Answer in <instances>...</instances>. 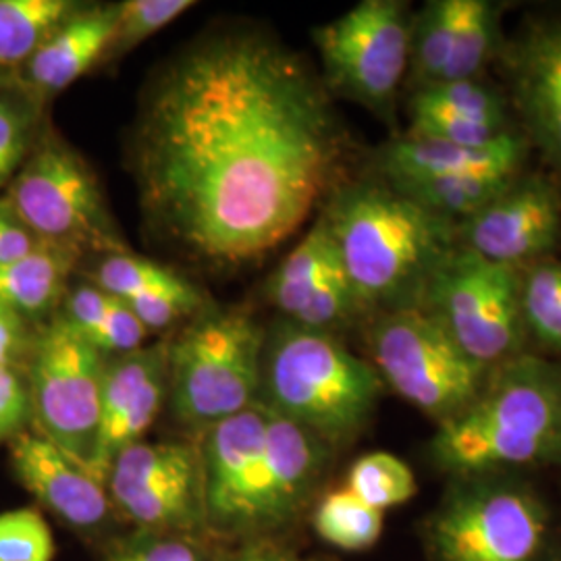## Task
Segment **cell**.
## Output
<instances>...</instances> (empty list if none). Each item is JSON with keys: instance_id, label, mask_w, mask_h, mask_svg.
Returning <instances> with one entry per match:
<instances>
[{"instance_id": "35", "label": "cell", "mask_w": 561, "mask_h": 561, "mask_svg": "<svg viewBox=\"0 0 561 561\" xmlns=\"http://www.w3.org/2000/svg\"><path fill=\"white\" fill-rule=\"evenodd\" d=\"M358 314H360V308L354 296V287L347 279L340 254H335V259L324 271L322 279L310 294V298L301 306L296 319L289 322H296L306 329L333 333L335 329H340Z\"/></svg>"}, {"instance_id": "10", "label": "cell", "mask_w": 561, "mask_h": 561, "mask_svg": "<svg viewBox=\"0 0 561 561\" xmlns=\"http://www.w3.org/2000/svg\"><path fill=\"white\" fill-rule=\"evenodd\" d=\"M106 356L59 314L36 331L25 375L41 435L90 472L101 422Z\"/></svg>"}, {"instance_id": "9", "label": "cell", "mask_w": 561, "mask_h": 561, "mask_svg": "<svg viewBox=\"0 0 561 561\" xmlns=\"http://www.w3.org/2000/svg\"><path fill=\"white\" fill-rule=\"evenodd\" d=\"M421 306L486 368L524 352L520 268L486 261L458 243L435 268Z\"/></svg>"}, {"instance_id": "20", "label": "cell", "mask_w": 561, "mask_h": 561, "mask_svg": "<svg viewBox=\"0 0 561 561\" xmlns=\"http://www.w3.org/2000/svg\"><path fill=\"white\" fill-rule=\"evenodd\" d=\"M526 159V140L516 131L505 134L489 146L470 148L447 141L401 136L389 141L379 154L382 181L391 185L410 181L439 180L461 173H520Z\"/></svg>"}, {"instance_id": "40", "label": "cell", "mask_w": 561, "mask_h": 561, "mask_svg": "<svg viewBox=\"0 0 561 561\" xmlns=\"http://www.w3.org/2000/svg\"><path fill=\"white\" fill-rule=\"evenodd\" d=\"M36 331L20 314L0 306V366H23L27 362Z\"/></svg>"}, {"instance_id": "4", "label": "cell", "mask_w": 561, "mask_h": 561, "mask_svg": "<svg viewBox=\"0 0 561 561\" xmlns=\"http://www.w3.org/2000/svg\"><path fill=\"white\" fill-rule=\"evenodd\" d=\"M264 405L327 445L356 439L381 398L379 373L335 333L280 322L264 340Z\"/></svg>"}, {"instance_id": "14", "label": "cell", "mask_w": 561, "mask_h": 561, "mask_svg": "<svg viewBox=\"0 0 561 561\" xmlns=\"http://www.w3.org/2000/svg\"><path fill=\"white\" fill-rule=\"evenodd\" d=\"M560 190L541 178H516L477 215L458 225V241L486 261L526 268L556 245Z\"/></svg>"}, {"instance_id": "43", "label": "cell", "mask_w": 561, "mask_h": 561, "mask_svg": "<svg viewBox=\"0 0 561 561\" xmlns=\"http://www.w3.org/2000/svg\"><path fill=\"white\" fill-rule=\"evenodd\" d=\"M18 83V78H15V73L13 71H4V69H0V94L2 92H7L9 88H13Z\"/></svg>"}, {"instance_id": "13", "label": "cell", "mask_w": 561, "mask_h": 561, "mask_svg": "<svg viewBox=\"0 0 561 561\" xmlns=\"http://www.w3.org/2000/svg\"><path fill=\"white\" fill-rule=\"evenodd\" d=\"M268 408L256 401L206 428L202 445L206 524L222 533L261 530Z\"/></svg>"}, {"instance_id": "8", "label": "cell", "mask_w": 561, "mask_h": 561, "mask_svg": "<svg viewBox=\"0 0 561 561\" xmlns=\"http://www.w3.org/2000/svg\"><path fill=\"white\" fill-rule=\"evenodd\" d=\"M435 561H542L547 512L524 484L460 477L428 522Z\"/></svg>"}, {"instance_id": "5", "label": "cell", "mask_w": 561, "mask_h": 561, "mask_svg": "<svg viewBox=\"0 0 561 561\" xmlns=\"http://www.w3.org/2000/svg\"><path fill=\"white\" fill-rule=\"evenodd\" d=\"M264 331L241 310H202L169 343V398L180 421L210 428L256 403Z\"/></svg>"}, {"instance_id": "6", "label": "cell", "mask_w": 561, "mask_h": 561, "mask_svg": "<svg viewBox=\"0 0 561 561\" xmlns=\"http://www.w3.org/2000/svg\"><path fill=\"white\" fill-rule=\"evenodd\" d=\"M368 350L382 385L437 426L477 400L491 373L470 358L424 306L377 314L368 331Z\"/></svg>"}, {"instance_id": "29", "label": "cell", "mask_w": 561, "mask_h": 561, "mask_svg": "<svg viewBox=\"0 0 561 561\" xmlns=\"http://www.w3.org/2000/svg\"><path fill=\"white\" fill-rule=\"evenodd\" d=\"M44 102L20 83L0 94V196L44 136Z\"/></svg>"}, {"instance_id": "3", "label": "cell", "mask_w": 561, "mask_h": 561, "mask_svg": "<svg viewBox=\"0 0 561 561\" xmlns=\"http://www.w3.org/2000/svg\"><path fill=\"white\" fill-rule=\"evenodd\" d=\"M435 463L456 474L561 461V366L518 354L491 368L479 398L431 442Z\"/></svg>"}, {"instance_id": "2", "label": "cell", "mask_w": 561, "mask_h": 561, "mask_svg": "<svg viewBox=\"0 0 561 561\" xmlns=\"http://www.w3.org/2000/svg\"><path fill=\"white\" fill-rule=\"evenodd\" d=\"M322 213L360 314L421 306L435 268L460 243L456 222L382 180L340 185Z\"/></svg>"}, {"instance_id": "34", "label": "cell", "mask_w": 561, "mask_h": 561, "mask_svg": "<svg viewBox=\"0 0 561 561\" xmlns=\"http://www.w3.org/2000/svg\"><path fill=\"white\" fill-rule=\"evenodd\" d=\"M190 0H125L119 2V15L113 41L102 62L121 59L131 53L141 42L159 34L169 23L180 20L190 11Z\"/></svg>"}, {"instance_id": "16", "label": "cell", "mask_w": 561, "mask_h": 561, "mask_svg": "<svg viewBox=\"0 0 561 561\" xmlns=\"http://www.w3.org/2000/svg\"><path fill=\"white\" fill-rule=\"evenodd\" d=\"M505 67L530 140L561 171V18L528 25L505 53Z\"/></svg>"}, {"instance_id": "12", "label": "cell", "mask_w": 561, "mask_h": 561, "mask_svg": "<svg viewBox=\"0 0 561 561\" xmlns=\"http://www.w3.org/2000/svg\"><path fill=\"white\" fill-rule=\"evenodd\" d=\"M106 491L148 533L183 535L206 524L201 449L187 443H134L111 463Z\"/></svg>"}, {"instance_id": "38", "label": "cell", "mask_w": 561, "mask_h": 561, "mask_svg": "<svg viewBox=\"0 0 561 561\" xmlns=\"http://www.w3.org/2000/svg\"><path fill=\"white\" fill-rule=\"evenodd\" d=\"M34 419L23 366H0V442H13Z\"/></svg>"}, {"instance_id": "27", "label": "cell", "mask_w": 561, "mask_h": 561, "mask_svg": "<svg viewBox=\"0 0 561 561\" xmlns=\"http://www.w3.org/2000/svg\"><path fill=\"white\" fill-rule=\"evenodd\" d=\"M460 0H431L412 18L408 78L414 92L443 80L451 57Z\"/></svg>"}, {"instance_id": "37", "label": "cell", "mask_w": 561, "mask_h": 561, "mask_svg": "<svg viewBox=\"0 0 561 561\" xmlns=\"http://www.w3.org/2000/svg\"><path fill=\"white\" fill-rule=\"evenodd\" d=\"M55 541L36 510L0 514V561H53Z\"/></svg>"}, {"instance_id": "31", "label": "cell", "mask_w": 561, "mask_h": 561, "mask_svg": "<svg viewBox=\"0 0 561 561\" xmlns=\"http://www.w3.org/2000/svg\"><path fill=\"white\" fill-rule=\"evenodd\" d=\"M314 528L322 541L337 549L364 551L381 539L382 512L360 502L343 486L319 503Z\"/></svg>"}, {"instance_id": "24", "label": "cell", "mask_w": 561, "mask_h": 561, "mask_svg": "<svg viewBox=\"0 0 561 561\" xmlns=\"http://www.w3.org/2000/svg\"><path fill=\"white\" fill-rule=\"evenodd\" d=\"M335 254V241L327 217L321 213V217L310 227L304 240L280 262L279 268L268 280V298L285 317V321L296 319Z\"/></svg>"}, {"instance_id": "33", "label": "cell", "mask_w": 561, "mask_h": 561, "mask_svg": "<svg viewBox=\"0 0 561 561\" xmlns=\"http://www.w3.org/2000/svg\"><path fill=\"white\" fill-rule=\"evenodd\" d=\"M466 119L507 127V113L502 96L479 80L442 81L416 90L412 101Z\"/></svg>"}, {"instance_id": "41", "label": "cell", "mask_w": 561, "mask_h": 561, "mask_svg": "<svg viewBox=\"0 0 561 561\" xmlns=\"http://www.w3.org/2000/svg\"><path fill=\"white\" fill-rule=\"evenodd\" d=\"M38 245L41 241L32 236V231L18 219L11 206L0 196V264L23 259Z\"/></svg>"}, {"instance_id": "15", "label": "cell", "mask_w": 561, "mask_h": 561, "mask_svg": "<svg viewBox=\"0 0 561 561\" xmlns=\"http://www.w3.org/2000/svg\"><path fill=\"white\" fill-rule=\"evenodd\" d=\"M169 396V343L159 341L106 358L102 375L101 422L90 474L106 484L111 463L141 442Z\"/></svg>"}, {"instance_id": "18", "label": "cell", "mask_w": 561, "mask_h": 561, "mask_svg": "<svg viewBox=\"0 0 561 561\" xmlns=\"http://www.w3.org/2000/svg\"><path fill=\"white\" fill-rule=\"evenodd\" d=\"M119 4H80L15 73L18 83L44 104L104 60Z\"/></svg>"}, {"instance_id": "21", "label": "cell", "mask_w": 561, "mask_h": 561, "mask_svg": "<svg viewBox=\"0 0 561 561\" xmlns=\"http://www.w3.org/2000/svg\"><path fill=\"white\" fill-rule=\"evenodd\" d=\"M324 447L317 435L268 408L262 493L261 528L277 526L298 512L321 474Z\"/></svg>"}, {"instance_id": "19", "label": "cell", "mask_w": 561, "mask_h": 561, "mask_svg": "<svg viewBox=\"0 0 561 561\" xmlns=\"http://www.w3.org/2000/svg\"><path fill=\"white\" fill-rule=\"evenodd\" d=\"M90 283L119 298L148 333L164 331L204 310L198 287L175 271L127 250L102 254Z\"/></svg>"}, {"instance_id": "7", "label": "cell", "mask_w": 561, "mask_h": 561, "mask_svg": "<svg viewBox=\"0 0 561 561\" xmlns=\"http://www.w3.org/2000/svg\"><path fill=\"white\" fill-rule=\"evenodd\" d=\"M2 198L41 243L81 256L125 250L92 167L55 131H44Z\"/></svg>"}, {"instance_id": "36", "label": "cell", "mask_w": 561, "mask_h": 561, "mask_svg": "<svg viewBox=\"0 0 561 561\" xmlns=\"http://www.w3.org/2000/svg\"><path fill=\"white\" fill-rule=\"evenodd\" d=\"M510 131L512 129L503 125L466 119L445 111L410 102V129H408L410 136L481 148L500 140Z\"/></svg>"}, {"instance_id": "26", "label": "cell", "mask_w": 561, "mask_h": 561, "mask_svg": "<svg viewBox=\"0 0 561 561\" xmlns=\"http://www.w3.org/2000/svg\"><path fill=\"white\" fill-rule=\"evenodd\" d=\"M78 9L73 0H0V69L18 73Z\"/></svg>"}, {"instance_id": "1", "label": "cell", "mask_w": 561, "mask_h": 561, "mask_svg": "<svg viewBox=\"0 0 561 561\" xmlns=\"http://www.w3.org/2000/svg\"><path fill=\"white\" fill-rule=\"evenodd\" d=\"M347 136L304 60L261 34L201 42L146 94L134 173L148 221L198 261H259L340 187Z\"/></svg>"}, {"instance_id": "42", "label": "cell", "mask_w": 561, "mask_h": 561, "mask_svg": "<svg viewBox=\"0 0 561 561\" xmlns=\"http://www.w3.org/2000/svg\"><path fill=\"white\" fill-rule=\"evenodd\" d=\"M225 561H280L275 558V556H271V553H266V551H262V549H248V551H241L238 556H231V558H227Z\"/></svg>"}, {"instance_id": "23", "label": "cell", "mask_w": 561, "mask_h": 561, "mask_svg": "<svg viewBox=\"0 0 561 561\" xmlns=\"http://www.w3.org/2000/svg\"><path fill=\"white\" fill-rule=\"evenodd\" d=\"M59 317L106 358L140 350L150 335L119 298L90 280L67 287Z\"/></svg>"}, {"instance_id": "39", "label": "cell", "mask_w": 561, "mask_h": 561, "mask_svg": "<svg viewBox=\"0 0 561 561\" xmlns=\"http://www.w3.org/2000/svg\"><path fill=\"white\" fill-rule=\"evenodd\" d=\"M106 561H204L202 549L183 535H157L121 547Z\"/></svg>"}, {"instance_id": "30", "label": "cell", "mask_w": 561, "mask_h": 561, "mask_svg": "<svg viewBox=\"0 0 561 561\" xmlns=\"http://www.w3.org/2000/svg\"><path fill=\"white\" fill-rule=\"evenodd\" d=\"M520 310L526 337L561 354V262H533L520 271Z\"/></svg>"}, {"instance_id": "22", "label": "cell", "mask_w": 561, "mask_h": 561, "mask_svg": "<svg viewBox=\"0 0 561 561\" xmlns=\"http://www.w3.org/2000/svg\"><path fill=\"white\" fill-rule=\"evenodd\" d=\"M80 259L78 250L41 243L23 259L0 264V306L30 324L53 319Z\"/></svg>"}, {"instance_id": "32", "label": "cell", "mask_w": 561, "mask_h": 561, "mask_svg": "<svg viewBox=\"0 0 561 561\" xmlns=\"http://www.w3.org/2000/svg\"><path fill=\"white\" fill-rule=\"evenodd\" d=\"M345 489L385 514L391 507L410 502L419 484L412 468L401 458L387 451H373L352 463Z\"/></svg>"}, {"instance_id": "17", "label": "cell", "mask_w": 561, "mask_h": 561, "mask_svg": "<svg viewBox=\"0 0 561 561\" xmlns=\"http://www.w3.org/2000/svg\"><path fill=\"white\" fill-rule=\"evenodd\" d=\"M9 447L21 484L65 524L78 530H96L111 516L113 503L106 484L44 435L23 431Z\"/></svg>"}, {"instance_id": "28", "label": "cell", "mask_w": 561, "mask_h": 561, "mask_svg": "<svg viewBox=\"0 0 561 561\" xmlns=\"http://www.w3.org/2000/svg\"><path fill=\"white\" fill-rule=\"evenodd\" d=\"M497 42L500 9L489 0H460L451 57L442 81L479 80L495 57Z\"/></svg>"}, {"instance_id": "11", "label": "cell", "mask_w": 561, "mask_h": 561, "mask_svg": "<svg viewBox=\"0 0 561 561\" xmlns=\"http://www.w3.org/2000/svg\"><path fill=\"white\" fill-rule=\"evenodd\" d=\"M412 15L398 0H364L314 30L327 90L385 115L410 67Z\"/></svg>"}, {"instance_id": "25", "label": "cell", "mask_w": 561, "mask_h": 561, "mask_svg": "<svg viewBox=\"0 0 561 561\" xmlns=\"http://www.w3.org/2000/svg\"><path fill=\"white\" fill-rule=\"evenodd\" d=\"M520 173H493V171H479V173H461L454 178H439V180L410 181L391 185L410 201L421 204L422 208L439 215L447 221L460 222L477 215L489 202L516 180Z\"/></svg>"}]
</instances>
